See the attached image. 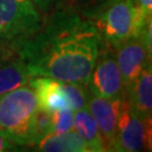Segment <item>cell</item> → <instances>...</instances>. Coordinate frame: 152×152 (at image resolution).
Listing matches in <instances>:
<instances>
[{"mask_svg":"<svg viewBox=\"0 0 152 152\" xmlns=\"http://www.w3.org/2000/svg\"><path fill=\"white\" fill-rule=\"evenodd\" d=\"M73 130L86 143L89 152L105 151L104 142L98 130L97 123L88 108H82L73 113Z\"/></svg>","mask_w":152,"mask_h":152,"instance_id":"obj_12","label":"cell"},{"mask_svg":"<svg viewBox=\"0 0 152 152\" xmlns=\"http://www.w3.org/2000/svg\"><path fill=\"white\" fill-rule=\"evenodd\" d=\"M87 88L90 94L99 97L110 99L124 97V83L113 51L99 50Z\"/></svg>","mask_w":152,"mask_h":152,"instance_id":"obj_6","label":"cell"},{"mask_svg":"<svg viewBox=\"0 0 152 152\" xmlns=\"http://www.w3.org/2000/svg\"><path fill=\"white\" fill-rule=\"evenodd\" d=\"M123 98L99 97L89 92L87 108L97 123L98 130L103 139L105 151H113L116 124Z\"/></svg>","mask_w":152,"mask_h":152,"instance_id":"obj_8","label":"cell"},{"mask_svg":"<svg viewBox=\"0 0 152 152\" xmlns=\"http://www.w3.org/2000/svg\"><path fill=\"white\" fill-rule=\"evenodd\" d=\"M41 26V17L31 0H0V46L25 42Z\"/></svg>","mask_w":152,"mask_h":152,"instance_id":"obj_3","label":"cell"},{"mask_svg":"<svg viewBox=\"0 0 152 152\" xmlns=\"http://www.w3.org/2000/svg\"><path fill=\"white\" fill-rule=\"evenodd\" d=\"M35 7H38L39 9H48L50 6L58 2L59 0H31Z\"/></svg>","mask_w":152,"mask_h":152,"instance_id":"obj_18","label":"cell"},{"mask_svg":"<svg viewBox=\"0 0 152 152\" xmlns=\"http://www.w3.org/2000/svg\"><path fill=\"white\" fill-rule=\"evenodd\" d=\"M52 132V117L51 113L37 108L32 126V136H31V147H35L38 142Z\"/></svg>","mask_w":152,"mask_h":152,"instance_id":"obj_15","label":"cell"},{"mask_svg":"<svg viewBox=\"0 0 152 152\" xmlns=\"http://www.w3.org/2000/svg\"><path fill=\"white\" fill-rule=\"evenodd\" d=\"M91 23L102 41L116 48L125 39L133 37V0H106L94 12Z\"/></svg>","mask_w":152,"mask_h":152,"instance_id":"obj_4","label":"cell"},{"mask_svg":"<svg viewBox=\"0 0 152 152\" xmlns=\"http://www.w3.org/2000/svg\"><path fill=\"white\" fill-rule=\"evenodd\" d=\"M151 120H141L132 110L125 97L122 100L120 113L116 124L113 151L121 152H139L144 148H150V126L148 124Z\"/></svg>","mask_w":152,"mask_h":152,"instance_id":"obj_5","label":"cell"},{"mask_svg":"<svg viewBox=\"0 0 152 152\" xmlns=\"http://www.w3.org/2000/svg\"><path fill=\"white\" fill-rule=\"evenodd\" d=\"M26 64L14 46H0V95L29 82Z\"/></svg>","mask_w":152,"mask_h":152,"instance_id":"obj_9","label":"cell"},{"mask_svg":"<svg viewBox=\"0 0 152 152\" xmlns=\"http://www.w3.org/2000/svg\"><path fill=\"white\" fill-rule=\"evenodd\" d=\"M73 113L71 108H63L51 113L52 132L62 133L73 130Z\"/></svg>","mask_w":152,"mask_h":152,"instance_id":"obj_16","label":"cell"},{"mask_svg":"<svg viewBox=\"0 0 152 152\" xmlns=\"http://www.w3.org/2000/svg\"><path fill=\"white\" fill-rule=\"evenodd\" d=\"M115 49V59L122 75L125 94L143 69L151 64V55L148 53L141 36L127 38Z\"/></svg>","mask_w":152,"mask_h":152,"instance_id":"obj_7","label":"cell"},{"mask_svg":"<svg viewBox=\"0 0 152 152\" xmlns=\"http://www.w3.org/2000/svg\"><path fill=\"white\" fill-rule=\"evenodd\" d=\"M38 151L45 152H89L86 143L75 130L50 134L35 145Z\"/></svg>","mask_w":152,"mask_h":152,"instance_id":"obj_13","label":"cell"},{"mask_svg":"<svg viewBox=\"0 0 152 152\" xmlns=\"http://www.w3.org/2000/svg\"><path fill=\"white\" fill-rule=\"evenodd\" d=\"M103 41L90 20L71 9L54 12L16 49L29 76L87 86Z\"/></svg>","mask_w":152,"mask_h":152,"instance_id":"obj_1","label":"cell"},{"mask_svg":"<svg viewBox=\"0 0 152 152\" xmlns=\"http://www.w3.org/2000/svg\"><path fill=\"white\" fill-rule=\"evenodd\" d=\"M70 108L76 112L87 107L89 91L86 85L79 82H61Z\"/></svg>","mask_w":152,"mask_h":152,"instance_id":"obj_14","label":"cell"},{"mask_svg":"<svg viewBox=\"0 0 152 152\" xmlns=\"http://www.w3.org/2000/svg\"><path fill=\"white\" fill-rule=\"evenodd\" d=\"M28 85L34 89L37 105L41 109L53 113L63 108H70L59 80L49 77H34Z\"/></svg>","mask_w":152,"mask_h":152,"instance_id":"obj_11","label":"cell"},{"mask_svg":"<svg viewBox=\"0 0 152 152\" xmlns=\"http://www.w3.org/2000/svg\"><path fill=\"white\" fill-rule=\"evenodd\" d=\"M37 108L35 91L28 83L0 95V134L17 147H31Z\"/></svg>","mask_w":152,"mask_h":152,"instance_id":"obj_2","label":"cell"},{"mask_svg":"<svg viewBox=\"0 0 152 152\" xmlns=\"http://www.w3.org/2000/svg\"><path fill=\"white\" fill-rule=\"evenodd\" d=\"M17 145H15L14 143H11L9 140H7L6 137L0 134V152L5 151H16L18 149H16Z\"/></svg>","mask_w":152,"mask_h":152,"instance_id":"obj_17","label":"cell"},{"mask_svg":"<svg viewBox=\"0 0 152 152\" xmlns=\"http://www.w3.org/2000/svg\"><path fill=\"white\" fill-rule=\"evenodd\" d=\"M131 110L141 120H151L152 69L148 64L124 94Z\"/></svg>","mask_w":152,"mask_h":152,"instance_id":"obj_10","label":"cell"}]
</instances>
